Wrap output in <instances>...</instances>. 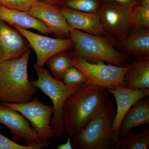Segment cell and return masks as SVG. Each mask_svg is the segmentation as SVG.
<instances>
[{
  "label": "cell",
  "instance_id": "obj_3",
  "mask_svg": "<svg viewBox=\"0 0 149 149\" xmlns=\"http://www.w3.org/2000/svg\"><path fill=\"white\" fill-rule=\"evenodd\" d=\"M70 38L74 49L72 55L80 57L89 62H103L124 67L133 61L130 55L116 48L117 41L108 35H92L70 27Z\"/></svg>",
  "mask_w": 149,
  "mask_h": 149
},
{
  "label": "cell",
  "instance_id": "obj_4",
  "mask_svg": "<svg viewBox=\"0 0 149 149\" xmlns=\"http://www.w3.org/2000/svg\"><path fill=\"white\" fill-rule=\"evenodd\" d=\"M115 114L111 99L81 130L71 136L73 148L115 149L118 138L111 131Z\"/></svg>",
  "mask_w": 149,
  "mask_h": 149
},
{
  "label": "cell",
  "instance_id": "obj_21",
  "mask_svg": "<svg viewBox=\"0 0 149 149\" xmlns=\"http://www.w3.org/2000/svg\"><path fill=\"white\" fill-rule=\"evenodd\" d=\"M149 28V0H140L131 11L130 30Z\"/></svg>",
  "mask_w": 149,
  "mask_h": 149
},
{
  "label": "cell",
  "instance_id": "obj_20",
  "mask_svg": "<svg viewBox=\"0 0 149 149\" xmlns=\"http://www.w3.org/2000/svg\"><path fill=\"white\" fill-rule=\"evenodd\" d=\"M72 56L67 51L61 52L51 56L45 64L53 74V77L59 81H63L65 72L72 66Z\"/></svg>",
  "mask_w": 149,
  "mask_h": 149
},
{
  "label": "cell",
  "instance_id": "obj_28",
  "mask_svg": "<svg viewBox=\"0 0 149 149\" xmlns=\"http://www.w3.org/2000/svg\"><path fill=\"white\" fill-rule=\"evenodd\" d=\"M38 1L47 3L59 8L61 7L63 1V0H38Z\"/></svg>",
  "mask_w": 149,
  "mask_h": 149
},
{
  "label": "cell",
  "instance_id": "obj_16",
  "mask_svg": "<svg viewBox=\"0 0 149 149\" xmlns=\"http://www.w3.org/2000/svg\"><path fill=\"white\" fill-rule=\"evenodd\" d=\"M116 48L136 58L149 56V28L131 29L125 39L118 41Z\"/></svg>",
  "mask_w": 149,
  "mask_h": 149
},
{
  "label": "cell",
  "instance_id": "obj_2",
  "mask_svg": "<svg viewBox=\"0 0 149 149\" xmlns=\"http://www.w3.org/2000/svg\"><path fill=\"white\" fill-rule=\"evenodd\" d=\"M31 50L17 58L0 63V103H22L33 99L37 88L28 78Z\"/></svg>",
  "mask_w": 149,
  "mask_h": 149
},
{
  "label": "cell",
  "instance_id": "obj_19",
  "mask_svg": "<svg viewBox=\"0 0 149 149\" xmlns=\"http://www.w3.org/2000/svg\"><path fill=\"white\" fill-rule=\"evenodd\" d=\"M149 147V126L141 133L130 131L123 139L116 140L115 149H147Z\"/></svg>",
  "mask_w": 149,
  "mask_h": 149
},
{
  "label": "cell",
  "instance_id": "obj_15",
  "mask_svg": "<svg viewBox=\"0 0 149 149\" xmlns=\"http://www.w3.org/2000/svg\"><path fill=\"white\" fill-rule=\"evenodd\" d=\"M0 19L12 27L17 26L23 29H35L45 35L52 34L51 29L42 22L23 11L0 6Z\"/></svg>",
  "mask_w": 149,
  "mask_h": 149
},
{
  "label": "cell",
  "instance_id": "obj_5",
  "mask_svg": "<svg viewBox=\"0 0 149 149\" xmlns=\"http://www.w3.org/2000/svg\"><path fill=\"white\" fill-rule=\"evenodd\" d=\"M37 80L32 81V84L40 89L49 97L52 102L53 112L51 120V126L55 132L54 139L62 141L65 138L63 121V105L67 98L78 89L67 86L62 81L53 77L45 68H35Z\"/></svg>",
  "mask_w": 149,
  "mask_h": 149
},
{
  "label": "cell",
  "instance_id": "obj_27",
  "mask_svg": "<svg viewBox=\"0 0 149 149\" xmlns=\"http://www.w3.org/2000/svg\"><path fill=\"white\" fill-rule=\"evenodd\" d=\"M58 149H73L72 143V140H71V136H68L66 143L64 144H62L60 146H57Z\"/></svg>",
  "mask_w": 149,
  "mask_h": 149
},
{
  "label": "cell",
  "instance_id": "obj_12",
  "mask_svg": "<svg viewBox=\"0 0 149 149\" xmlns=\"http://www.w3.org/2000/svg\"><path fill=\"white\" fill-rule=\"evenodd\" d=\"M30 49L28 42L19 32L0 19V63L17 58Z\"/></svg>",
  "mask_w": 149,
  "mask_h": 149
},
{
  "label": "cell",
  "instance_id": "obj_22",
  "mask_svg": "<svg viewBox=\"0 0 149 149\" xmlns=\"http://www.w3.org/2000/svg\"><path fill=\"white\" fill-rule=\"evenodd\" d=\"M105 0H63L61 7L80 11L97 13Z\"/></svg>",
  "mask_w": 149,
  "mask_h": 149
},
{
  "label": "cell",
  "instance_id": "obj_24",
  "mask_svg": "<svg viewBox=\"0 0 149 149\" xmlns=\"http://www.w3.org/2000/svg\"><path fill=\"white\" fill-rule=\"evenodd\" d=\"M52 144L49 141L33 145H21L12 141L0 133V149H42L48 148Z\"/></svg>",
  "mask_w": 149,
  "mask_h": 149
},
{
  "label": "cell",
  "instance_id": "obj_18",
  "mask_svg": "<svg viewBox=\"0 0 149 149\" xmlns=\"http://www.w3.org/2000/svg\"><path fill=\"white\" fill-rule=\"evenodd\" d=\"M125 78L127 88L137 90L149 89V56L132 61Z\"/></svg>",
  "mask_w": 149,
  "mask_h": 149
},
{
  "label": "cell",
  "instance_id": "obj_23",
  "mask_svg": "<svg viewBox=\"0 0 149 149\" xmlns=\"http://www.w3.org/2000/svg\"><path fill=\"white\" fill-rule=\"evenodd\" d=\"M62 81L68 87L78 89L86 85L87 78L80 69L72 65L65 72Z\"/></svg>",
  "mask_w": 149,
  "mask_h": 149
},
{
  "label": "cell",
  "instance_id": "obj_7",
  "mask_svg": "<svg viewBox=\"0 0 149 149\" xmlns=\"http://www.w3.org/2000/svg\"><path fill=\"white\" fill-rule=\"evenodd\" d=\"M2 103L24 116L31 123L42 141H48L54 137V131L50 124L53 112V106L42 103L37 98L22 103Z\"/></svg>",
  "mask_w": 149,
  "mask_h": 149
},
{
  "label": "cell",
  "instance_id": "obj_11",
  "mask_svg": "<svg viewBox=\"0 0 149 149\" xmlns=\"http://www.w3.org/2000/svg\"><path fill=\"white\" fill-rule=\"evenodd\" d=\"M28 13L45 23L52 34L60 38H70V27L59 7L37 0Z\"/></svg>",
  "mask_w": 149,
  "mask_h": 149
},
{
  "label": "cell",
  "instance_id": "obj_6",
  "mask_svg": "<svg viewBox=\"0 0 149 149\" xmlns=\"http://www.w3.org/2000/svg\"><path fill=\"white\" fill-rule=\"evenodd\" d=\"M71 56L72 65L80 69L86 76V85H95L107 90L126 87L125 75L130 64L120 67L103 62L92 63L78 56Z\"/></svg>",
  "mask_w": 149,
  "mask_h": 149
},
{
  "label": "cell",
  "instance_id": "obj_10",
  "mask_svg": "<svg viewBox=\"0 0 149 149\" xmlns=\"http://www.w3.org/2000/svg\"><path fill=\"white\" fill-rule=\"evenodd\" d=\"M0 123L10 130L15 142L21 141L29 146L44 142L24 116L2 103H0Z\"/></svg>",
  "mask_w": 149,
  "mask_h": 149
},
{
  "label": "cell",
  "instance_id": "obj_13",
  "mask_svg": "<svg viewBox=\"0 0 149 149\" xmlns=\"http://www.w3.org/2000/svg\"><path fill=\"white\" fill-rule=\"evenodd\" d=\"M115 98L116 104L114 120L111 131L118 139L119 127L124 116L136 102L149 95V89H130L127 87H119L107 90Z\"/></svg>",
  "mask_w": 149,
  "mask_h": 149
},
{
  "label": "cell",
  "instance_id": "obj_17",
  "mask_svg": "<svg viewBox=\"0 0 149 149\" xmlns=\"http://www.w3.org/2000/svg\"><path fill=\"white\" fill-rule=\"evenodd\" d=\"M149 123V98L146 97L136 102L123 118L118 139L121 140L133 128Z\"/></svg>",
  "mask_w": 149,
  "mask_h": 149
},
{
  "label": "cell",
  "instance_id": "obj_25",
  "mask_svg": "<svg viewBox=\"0 0 149 149\" xmlns=\"http://www.w3.org/2000/svg\"><path fill=\"white\" fill-rule=\"evenodd\" d=\"M37 0H0V6L28 12Z\"/></svg>",
  "mask_w": 149,
  "mask_h": 149
},
{
  "label": "cell",
  "instance_id": "obj_9",
  "mask_svg": "<svg viewBox=\"0 0 149 149\" xmlns=\"http://www.w3.org/2000/svg\"><path fill=\"white\" fill-rule=\"evenodd\" d=\"M26 39L37 56L35 68L44 67L46 61L56 54L71 49L73 44L70 38H54L37 34L18 26H14Z\"/></svg>",
  "mask_w": 149,
  "mask_h": 149
},
{
  "label": "cell",
  "instance_id": "obj_8",
  "mask_svg": "<svg viewBox=\"0 0 149 149\" xmlns=\"http://www.w3.org/2000/svg\"><path fill=\"white\" fill-rule=\"evenodd\" d=\"M131 11L116 2L105 0L97 13L106 32L120 41L130 32Z\"/></svg>",
  "mask_w": 149,
  "mask_h": 149
},
{
  "label": "cell",
  "instance_id": "obj_14",
  "mask_svg": "<svg viewBox=\"0 0 149 149\" xmlns=\"http://www.w3.org/2000/svg\"><path fill=\"white\" fill-rule=\"evenodd\" d=\"M60 10L71 28L92 35H108L97 13L80 11L63 7L60 8Z\"/></svg>",
  "mask_w": 149,
  "mask_h": 149
},
{
  "label": "cell",
  "instance_id": "obj_26",
  "mask_svg": "<svg viewBox=\"0 0 149 149\" xmlns=\"http://www.w3.org/2000/svg\"><path fill=\"white\" fill-rule=\"evenodd\" d=\"M124 6L131 10L132 9L138 4L140 0H111Z\"/></svg>",
  "mask_w": 149,
  "mask_h": 149
},
{
  "label": "cell",
  "instance_id": "obj_1",
  "mask_svg": "<svg viewBox=\"0 0 149 149\" xmlns=\"http://www.w3.org/2000/svg\"><path fill=\"white\" fill-rule=\"evenodd\" d=\"M109 94L104 88L88 85L70 95L63 112L65 133L71 136L78 133L111 99Z\"/></svg>",
  "mask_w": 149,
  "mask_h": 149
}]
</instances>
